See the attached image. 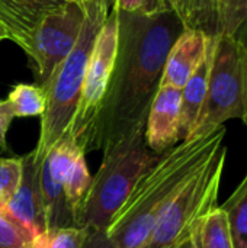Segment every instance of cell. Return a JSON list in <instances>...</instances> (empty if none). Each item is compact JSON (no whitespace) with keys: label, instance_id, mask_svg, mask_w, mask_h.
<instances>
[{"label":"cell","instance_id":"30","mask_svg":"<svg viewBox=\"0 0 247 248\" xmlns=\"http://www.w3.org/2000/svg\"><path fill=\"white\" fill-rule=\"evenodd\" d=\"M61 3H76V4H82L84 0H58Z\"/></svg>","mask_w":247,"mask_h":248},{"label":"cell","instance_id":"8","mask_svg":"<svg viewBox=\"0 0 247 248\" xmlns=\"http://www.w3.org/2000/svg\"><path fill=\"white\" fill-rule=\"evenodd\" d=\"M83 22L84 9L76 3H64L41 22L26 52L39 86L45 84L54 68L70 54L79 39Z\"/></svg>","mask_w":247,"mask_h":248},{"label":"cell","instance_id":"9","mask_svg":"<svg viewBox=\"0 0 247 248\" xmlns=\"http://www.w3.org/2000/svg\"><path fill=\"white\" fill-rule=\"evenodd\" d=\"M1 214L29 240L47 230L39 190V166L35 163L32 151L23 155L20 185L15 195L7 201Z\"/></svg>","mask_w":247,"mask_h":248},{"label":"cell","instance_id":"7","mask_svg":"<svg viewBox=\"0 0 247 248\" xmlns=\"http://www.w3.org/2000/svg\"><path fill=\"white\" fill-rule=\"evenodd\" d=\"M119 49V13L114 3L100 26L84 74L80 102L68 135L86 153L93 124L103 105L111 78L115 71Z\"/></svg>","mask_w":247,"mask_h":248},{"label":"cell","instance_id":"10","mask_svg":"<svg viewBox=\"0 0 247 248\" xmlns=\"http://www.w3.org/2000/svg\"><path fill=\"white\" fill-rule=\"evenodd\" d=\"M181 97L182 90L172 86H160L156 92L144 129L146 144L156 154H163L182 141Z\"/></svg>","mask_w":247,"mask_h":248},{"label":"cell","instance_id":"23","mask_svg":"<svg viewBox=\"0 0 247 248\" xmlns=\"http://www.w3.org/2000/svg\"><path fill=\"white\" fill-rule=\"evenodd\" d=\"M29 238L3 214H0V248H23Z\"/></svg>","mask_w":247,"mask_h":248},{"label":"cell","instance_id":"12","mask_svg":"<svg viewBox=\"0 0 247 248\" xmlns=\"http://www.w3.org/2000/svg\"><path fill=\"white\" fill-rule=\"evenodd\" d=\"M210 38L199 29L185 28L167 54L160 86L182 89L204 61Z\"/></svg>","mask_w":247,"mask_h":248},{"label":"cell","instance_id":"3","mask_svg":"<svg viewBox=\"0 0 247 248\" xmlns=\"http://www.w3.org/2000/svg\"><path fill=\"white\" fill-rule=\"evenodd\" d=\"M115 0H84V22L79 39L70 54L54 68L44 86L45 110L41 116V131L36 147L32 150L36 164H41L48 151L68 132L76 115L87 61L96 39Z\"/></svg>","mask_w":247,"mask_h":248},{"label":"cell","instance_id":"19","mask_svg":"<svg viewBox=\"0 0 247 248\" xmlns=\"http://www.w3.org/2000/svg\"><path fill=\"white\" fill-rule=\"evenodd\" d=\"M186 28L199 29L208 36L220 35V0H191Z\"/></svg>","mask_w":247,"mask_h":248},{"label":"cell","instance_id":"4","mask_svg":"<svg viewBox=\"0 0 247 248\" xmlns=\"http://www.w3.org/2000/svg\"><path fill=\"white\" fill-rule=\"evenodd\" d=\"M144 129L146 126L137 128L102 148L103 158L98 173L92 177L80 227L106 230L141 174L157 161L160 154L147 147Z\"/></svg>","mask_w":247,"mask_h":248},{"label":"cell","instance_id":"18","mask_svg":"<svg viewBox=\"0 0 247 248\" xmlns=\"http://www.w3.org/2000/svg\"><path fill=\"white\" fill-rule=\"evenodd\" d=\"M87 232L86 227L47 228L31 238L23 248H83Z\"/></svg>","mask_w":247,"mask_h":248},{"label":"cell","instance_id":"15","mask_svg":"<svg viewBox=\"0 0 247 248\" xmlns=\"http://www.w3.org/2000/svg\"><path fill=\"white\" fill-rule=\"evenodd\" d=\"M90 183H92V176L87 170L86 153L80 151L76 155L73 164L70 166V170L64 180V193H66L67 206L77 227H80V215L83 211V203L89 192Z\"/></svg>","mask_w":247,"mask_h":248},{"label":"cell","instance_id":"25","mask_svg":"<svg viewBox=\"0 0 247 248\" xmlns=\"http://www.w3.org/2000/svg\"><path fill=\"white\" fill-rule=\"evenodd\" d=\"M13 115H12V110L4 100H0V148L3 151L7 150V142H6V135H7V131L10 128V124L13 121Z\"/></svg>","mask_w":247,"mask_h":248},{"label":"cell","instance_id":"26","mask_svg":"<svg viewBox=\"0 0 247 248\" xmlns=\"http://www.w3.org/2000/svg\"><path fill=\"white\" fill-rule=\"evenodd\" d=\"M83 248H115V246L106 235V230H89Z\"/></svg>","mask_w":247,"mask_h":248},{"label":"cell","instance_id":"20","mask_svg":"<svg viewBox=\"0 0 247 248\" xmlns=\"http://www.w3.org/2000/svg\"><path fill=\"white\" fill-rule=\"evenodd\" d=\"M23 173V157H0V189L9 201L17 190Z\"/></svg>","mask_w":247,"mask_h":248},{"label":"cell","instance_id":"27","mask_svg":"<svg viewBox=\"0 0 247 248\" xmlns=\"http://www.w3.org/2000/svg\"><path fill=\"white\" fill-rule=\"evenodd\" d=\"M170 9L181 17V20L185 23L188 22L189 17V10H191V0H167Z\"/></svg>","mask_w":247,"mask_h":248},{"label":"cell","instance_id":"17","mask_svg":"<svg viewBox=\"0 0 247 248\" xmlns=\"http://www.w3.org/2000/svg\"><path fill=\"white\" fill-rule=\"evenodd\" d=\"M13 118L42 116L45 110V92L39 84H16L6 97Z\"/></svg>","mask_w":247,"mask_h":248},{"label":"cell","instance_id":"29","mask_svg":"<svg viewBox=\"0 0 247 248\" xmlns=\"http://www.w3.org/2000/svg\"><path fill=\"white\" fill-rule=\"evenodd\" d=\"M4 39H9V36H7V33H6L4 28L0 25V41H4Z\"/></svg>","mask_w":247,"mask_h":248},{"label":"cell","instance_id":"31","mask_svg":"<svg viewBox=\"0 0 247 248\" xmlns=\"http://www.w3.org/2000/svg\"><path fill=\"white\" fill-rule=\"evenodd\" d=\"M179 248H194V246H192V241H191V238H189L188 241H185V243H183V244H182V246H181Z\"/></svg>","mask_w":247,"mask_h":248},{"label":"cell","instance_id":"1","mask_svg":"<svg viewBox=\"0 0 247 248\" xmlns=\"http://www.w3.org/2000/svg\"><path fill=\"white\" fill-rule=\"evenodd\" d=\"M119 13V49L103 105L93 124L86 153L146 126L159 90L167 54L186 28L172 10L154 16Z\"/></svg>","mask_w":247,"mask_h":248},{"label":"cell","instance_id":"2","mask_svg":"<svg viewBox=\"0 0 247 248\" xmlns=\"http://www.w3.org/2000/svg\"><path fill=\"white\" fill-rule=\"evenodd\" d=\"M226 128L181 141L159 155L138 179L132 192L112 218L106 235L115 248H140L191 176L224 144Z\"/></svg>","mask_w":247,"mask_h":248},{"label":"cell","instance_id":"28","mask_svg":"<svg viewBox=\"0 0 247 248\" xmlns=\"http://www.w3.org/2000/svg\"><path fill=\"white\" fill-rule=\"evenodd\" d=\"M6 203H7V199L4 198V195H3V192H1V189H0V214L4 211V208H6Z\"/></svg>","mask_w":247,"mask_h":248},{"label":"cell","instance_id":"5","mask_svg":"<svg viewBox=\"0 0 247 248\" xmlns=\"http://www.w3.org/2000/svg\"><path fill=\"white\" fill-rule=\"evenodd\" d=\"M226 160L227 147L223 144L182 186L140 248H179L191 238L198 219L217 206Z\"/></svg>","mask_w":247,"mask_h":248},{"label":"cell","instance_id":"14","mask_svg":"<svg viewBox=\"0 0 247 248\" xmlns=\"http://www.w3.org/2000/svg\"><path fill=\"white\" fill-rule=\"evenodd\" d=\"M191 241L194 248H234L226 214L220 206L198 219L191 232Z\"/></svg>","mask_w":247,"mask_h":248},{"label":"cell","instance_id":"6","mask_svg":"<svg viewBox=\"0 0 247 248\" xmlns=\"http://www.w3.org/2000/svg\"><path fill=\"white\" fill-rule=\"evenodd\" d=\"M243 70L240 51L233 35L220 33L211 61L205 100L197 124L185 140H197L213 134L230 119H243Z\"/></svg>","mask_w":247,"mask_h":248},{"label":"cell","instance_id":"16","mask_svg":"<svg viewBox=\"0 0 247 248\" xmlns=\"http://www.w3.org/2000/svg\"><path fill=\"white\" fill-rule=\"evenodd\" d=\"M220 208L226 214L234 248H247V174Z\"/></svg>","mask_w":247,"mask_h":248},{"label":"cell","instance_id":"13","mask_svg":"<svg viewBox=\"0 0 247 248\" xmlns=\"http://www.w3.org/2000/svg\"><path fill=\"white\" fill-rule=\"evenodd\" d=\"M215 38H210L208 51L201 62V65L195 70V73L189 77L186 84L181 89L182 97H181V137L182 141H185L189 134L192 132L197 119L199 116V112L202 109L207 87H208V78H210V70H211V61L215 46Z\"/></svg>","mask_w":247,"mask_h":248},{"label":"cell","instance_id":"11","mask_svg":"<svg viewBox=\"0 0 247 248\" xmlns=\"http://www.w3.org/2000/svg\"><path fill=\"white\" fill-rule=\"evenodd\" d=\"M63 4L58 0H0V25L9 39L28 52L41 22Z\"/></svg>","mask_w":247,"mask_h":248},{"label":"cell","instance_id":"22","mask_svg":"<svg viewBox=\"0 0 247 248\" xmlns=\"http://www.w3.org/2000/svg\"><path fill=\"white\" fill-rule=\"evenodd\" d=\"M121 13L132 16H154L170 9L167 0H115Z\"/></svg>","mask_w":247,"mask_h":248},{"label":"cell","instance_id":"24","mask_svg":"<svg viewBox=\"0 0 247 248\" xmlns=\"http://www.w3.org/2000/svg\"><path fill=\"white\" fill-rule=\"evenodd\" d=\"M236 38L239 51H240V58H242V70H243V94H245V116L243 122L247 126V16L242 25L237 28V31L233 35Z\"/></svg>","mask_w":247,"mask_h":248},{"label":"cell","instance_id":"21","mask_svg":"<svg viewBox=\"0 0 247 248\" xmlns=\"http://www.w3.org/2000/svg\"><path fill=\"white\" fill-rule=\"evenodd\" d=\"M247 16V0H220V33L234 35Z\"/></svg>","mask_w":247,"mask_h":248}]
</instances>
